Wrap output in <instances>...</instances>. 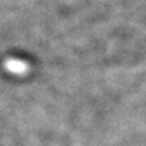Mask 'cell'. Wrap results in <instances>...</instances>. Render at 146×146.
<instances>
[{
  "label": "cell",
  "mask_w": 146,
  "mask_h": 146,
  "mask_svg": "<svg viewBox=\"0 0 146 146\" xmlns=\"http://www.w3.org/2000/svg\"><path fill=\"white\" fill-rule=\"evenodd\" d=\"M4 68L6 71H9L10 74L14 75H23L27 74L30 71V65L23 61V60H17V58H9L4 61Z\"/></svg>",
  "instance_id": "6da1fadb"
}]
</instances>
